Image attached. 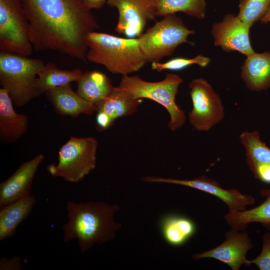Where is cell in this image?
Returning a JSON list of instances; mask_svg holds the SVG:
<instances>
[{
	"label": "cell",
	"mask_w": 270,
	"mask_h": 270,
	"mask_svg": "<svg viewBox=\"0 0 270 270\" xmlns=\"http://www.w3.org/2000/svg\"><path fill=\"white\" fill-rule=\"evenodd\" d=\"M244 146L248 166L252 165H270V148L262 142L258 131H244L240 135Z\"/></svg>",
	"instance_id": "cb8c5ba5"
},
{
	"label": "cell",
	"mask_w": 270,
	"mask_h": 270,
	"mask_svg": "<svg viewBox=\"0 0 270 270\" xmlns=\"http://www.w3.org/2000/svg\"><path fill=\"white\" fill-rule=\"evenodd\" d=\"M183 79L178 75L167 74L160 81H146L136 76H122L118 87L126 90L135 99H150L165 108L170 115L168 127L172 131L182 128L186 123L184 111L176 104V96Z\"/></svg>",
	"instance_id": "277c9868"
},
{
	"label": "cell",
	"mask_w": 270,
	"mask_h": 270,
	"mask_svg": "<svg viewBox=\"0 0 270 270\" xmlns=\"http://www.w3.org/2000/svg\"><path fill=\"white\" fill-rule=\"evenodd\" d=\"M20 0L34 48L56 51L86 62L88 36L99 26L80 0Z\"/></svg>",
	"instance_id": "6da1fadb"
},
{
	"label": "cell",
	"mask_w": 270,
	"mask_h": 270,
	"mask_svg": "<svg viewBox=\"0 0 270 270\" xmlns=\"http://www.w3.org/2000/svg\"><path fill=\"white\" fill-rule=\"evenodd\" d=\"M156 16H164L168 14L182 12L188 16L202 20L204 18L206 0H156Z\"/></svg>",
	"instance_id": "d4e9b609"
},
{
	"label": "cell",
	"mask_w": 270,
	"mask_h": 270,
	"mask_svg": "<svg viewBox=\"0 0 270 270\" xmlns=\"http://www.w3.org/2000/svg\"><path fill=\"white\" fill-rule=\"evenodd\" d=\"M160 228L165 240L172 246L186 243L194 234L196 227L189 218L176 214H168L160 220Z\"/></svg>",
	"instance_id": "603a6c76"
},
{
	"label": "cell",
	"mask_w": 270,
	"mask_h": 270,
	"mask_svg": "<svg viewBox=\"0 0 270 270\" xmlns=\"http://www.w3.org/2000/svg\"><path fill=\"white\" fill-rule=\"evenodd\" d=\"M210 62L209 58L200 54L192 58H175L164 63L154 62L152 63L151 68L158 72L166 70H178L194 64H196L202 68L206 67Z\"/></svg>",
	"instance_id": "4316f807"
},
{
	"label": "cell",
	"mask_w": 270,
	"mask_h": 270,
	"mask_svg": "<svg viewBox=\"0 0 270 270\" xmlns=\"http://www.w3.org/2000/svg\"><path fill=\"white\" fill-rule=\"evenodd\" d=\"M98 146L93 137L72 136L60 148L57 164H50L47 170L53 176L76 183L96 168Z\"/></svg>",
	"instance_id": "52a82bcc"
},
{
	"label": "cell",
	"mask_w": 270,
	"mask_h": 270,
	"mask_svg": "<svg viewBox=\"0 0 270 270\" xmlns=\"http://www.w3.org/2000/svg\"><path fill=\"white\" fill-rule=\"evenodd\" d=\"M260 20L262 23L270 22V6Z\"/></svg>",
	"instance_id": "1f68e13d"
},
{
	"label": "cell",
	"mask_w": 270,
	"mask_h": 270,
	"mask_svg": "<svg viewBox=\"0 0 270 270\" xmlns=\"http://www.w3.org/2000/svg\"><path fill=\"white\" fill-rule=\"evenodd\" d=\"M254 264L260 270H270V232H267L262 236V248L255 258L248 260L247 266Z\"/></svg>",
	"instance_id": "83f0119b"
},
{
	"label": "cell",
	"mask_w": 270,
	"mask_h": 270,
	"mask_svg": "<svg viewBox=\"0 0 270 270\" xmlns=\"http://www.w3.org/2000/svg\"><path fill=\"white\" fill-rule=\"evenodd\" d=\"M162 17L138 38L147 62H159L162 58L172 56L180 44H193L188 38L194 31L188 29L176 14Z\"/></svg>",
	"instance_id": "8992f818"
},
{
	"label": "cell",
	"mask_w": 270,
	"mask_h": 270,
	"mask_svg": "<svg viewBox=\"0 0 270 270\" xmlns=\"http://www.w3.org/2000/svg\"><path fill=\"white\" fill-rule=\"evenodd\" d=\"M36 200L29 195L0 208V240L12 236L18 226L30 213Z\"/></svg>",
	"instance_id": "ffe728a7"
},
{
	"label": "cell",
	"mask_w": 270,
	"mask_h": 270,
	"mask_svg": "<svg viewBox=\"0 0 270 270\" xmlns=\"http://www.w3.org/2000/svg\"><path fill=\"white\" fill-rule=\"evenodd\" d=\"M264 202L250 210L230 212L224 218L231 228L244 230L250 223L258 222L270 230V188H262L260 191Z\"/></svg>",
	"instance_id": "d6986e66"
},
{
	"label": "cell",
	"mask_w": 270,
	"mask_h": 270,
	"mask_svg": "<svg viewBox=\"0 0 270 270\" xmlns=\"http://www.w3.org/2000/svg\"><path fill=\"white\" fill-rule=\"evenodd\" d=\"M87 44V60L102 65L112 74L128 75L148 62L138 38H122L94 31L88 35Z\"/></svg>",
	"instance_id": "3957f363"
},
{
	"label": "cell",
	"mask_w": 270,
	"mask_h": 270,
	"mask_svg": "<svg viewBox=\"0 0 270 270\" xmlns=\"http://www.w3.org/2000/svg\"><path fill=\"white\" fill-rule=\"evenodd\" d=\"M250 28L238 16L227 14L222 22L212 25L214 46L226 52L237 51L248 56L254 52L250 40Z\"/></svg>",
	"instance_id": "7c38bea8"
},
{
	"label": "cell",
	"mask_w": 270,
	"mask_h": 270,
	"mask_svg": "<svg viewBox=\"0 0 270 270\" xmlns=\"http://www.w3.org/2000/svg\"><path fill=\"white\" fill-rule=\"evenodd\" d=\"M29 23L20 0H0V50L24 56L30 55Z\"/></svg>",
	"instance_id": "ba28073f"
},
{
	"label": "cell",
	"mask_w": 270,
	"mask_h": 270,
	"mask_svg": "<svg viewBox=\"0 0 270 270\" xmlns=\"http://www.w3.org/2000/svg\"><path fill=\"white\" fill-rule=\"evenodd\" d=\"M225 240L218 246L201 253L194 254L192 258L198 260L210 258L228 265L232 270H238L243 264L247 266L246 255L254 246L248 234L233 228L226 232Z\"/></svg>",
	"instance_id": "4fadbf2b"
},
{
	"label": "cell",
	"mask_w": 270,
	"mask_h": 270,
	"mask_svg": "<svg viewBox=\"0 0 270 270\" xmlns=\"http://www.w3.org/2000/svg\"><path fill=\"white\" fill-rule=\"evenodd\" d=\"M44 65L39 59L0 52V83L15 106H22L38 97L36 76Z\"/></svg>",
	"instance_id": "5b68a950"
},
{
	"label": "cell",
	"mask_w": 270,
	"mask_h": 270,
	"mask_svg": "<svg viewBox=\"0 0 270 270\" xmlns=\"http://www.w3.org/2000/svg\"><path fill=\"white\" fill-rule=\"evenodd\" d=\"M68 222L62 226L66 242L76 238L80 251L84 253L98 243L113 240L122 224L114 220L119 210L116 204L101 202L76 203L68 201Z\"/></svg>",
	"instance_id": "7a4b0ae2"
},
{
	"label": "cell",
	"mask_w": 270,
	"mask_h": 270,
	"mask_svg": "<svg viewBox=\"0 0 270 270\" xmlns=\"http://www.w3.org/2000/svg\"><path fill=\"white\" fill-rule=\"evenodd\" d=\"M192 108L188 120L198 132H208L224 118V108L219 95L205 79L192 80L188 84Z\"/></svg>",
	"instance_id": "9c48e42d"
},
{
	"label": "cell",
	"mask_w": 270,
	"mask_h": 270,
	"mask_svg": "<svg viewBox=\"0 0 270 270\" xmlns=\"http://www.w3.org/2000/svg\"><path fill=\"white\" fill-rule=\"evenodd\" d=\"M240 76L252 91L270 88V52H254L246 56L241 66Z\"/></svg>",
	"instance_id": "ac0fdd59"
},
{
	"label": "cell",
	"mask_w": 270,
	"mask_h": 270,
	"mask_svg": "<svg viewBox=\"0 0 270 270\" xmlns=\"http://www.w3.org/2000/svg\"><path fill=\"white\" fill-rule=\"evenodd\" d=\"M248 168L255 178L270 184V165L256 164Z\"/></svg>",
	"instance_id": "f1b7e54d"
},
{
	"label": "cell",
	"mask_w": 270,
	"mask_h": 270,
	"mask_svg": "<svg viewBox=\"0 0 270 270\" xmlns=\"http://www.w3.org/2000/svg\"><path fill=\"white\" fill-rule=\"evenodd\" d=\"M106 3L118 12L114 30L128 38L140 36L146 23L157 16L156 0H106Z\"/></svg>",
	"instance_id": "30bf717a"
},
{
	"label": "cell",
	"mask_w": 270,
	"mask_h": 270,
	"mask_svg": "<svg viewBox=\"0 0 270 270\" xmlns=\"http://www.w3.org/2000/svg\"><path fill=\"white\" fill-rule=\"evenodd\" d=\"M45 94L56 112L62 116L76 118L80 114L90 116L97 110L96 104L74 92L70 84L50 90Z\"/></svg>",
	"instance_id": "2e32d148"
},
{
	"label": "cell",
	"mask_w": 270,
	"mask_h": 270,
	"mask_svg": "<svg viewBox=\"0 0 270 270\" xmlns=\"http://www.w3.org/2000/svg\"><path fill=\"white\" fill-rule=\"evenodd\" d=\"M82 3L89 10L102 8L106 0H80Z\"/></svg>",
	"instance_id": "4dcf8cb0"
},
{
	"label": "cell",
	"mask_w": 270,
	"mask_h": 270,
	"mask_svg": "<svg viewBox=\"0 0 270 270\" xmlns=\"http://www.w3.org/2000/svg\"><path fill=\"white\" fill-rule=\"evenodd\" d=\"M270 0H239L238 17L251 28L265 14Z\"/></svg>",
	"instance_id": "484cf974"
},
{
	"label": "cell",
	"mask_w": 270,
	"mask_h": 270,
	"mask_svg": "<svg viewBox=\"0 0 270 270\" xmlns=\"http://www.w3.org/2000/svg\"><path fill=\"white\" fill-rule=\"evenodd\" d=\"M76 82V92L86 100L96 105L108 96L115 88L105 74L96 70L84 72Z\"/></svg>",
	"instance_id": "44dd1931"
},
{
	"label": "cell",
	"mask_w": 270,
	"mask_h": 270,
	"mask_svg": "<svg viewBox=\"0 0 270 270\" xmlns=\"http://www.w3.org/2000/svg\"><path fill=\"white\" fill-rule=\"evenodd\" d=\"M142 99H135L126 90L118 86L104 100L96 104V123L98 130L110 127L118 118L135 114Z\"/></svg>",
	"instance_id": "5bb4252c"
},
{
	"label": "cell",
	"mask_w": 270,
	"mask_h": 270,
	"mask_svg": "<svg viewBox=\"0 0 270 270\" xmlns=\"http://www.w3.org/2000/svg\"><path fill=\"white\" fill-rule=\"evenodd\" d=\"M8 92L0 89V137L6 142L18 140L28 130V116L18 114Z\"/></svg>",
	"instance_id": "e0dca14e"
},
{
	"label": "cell",
	"mask_w": 270,
	"mask_h": 270,
	"mask_svg": "<svg viewBox=\"0 0 270 270\" xmlns=\"http://www.w3.org/2000/svg\"><path fill=\"white\" fill-rule=\"evenodd\" d=\"M84 72L80 69L62 70L54 64L48 62L40 70L37 74L36 90L37 96L54 88L77 82Z\"/></svg>",
	"instance_id": "7402d4cb"
},
{
	"label": "cell",
	"mask_w": 270,
	"mask_h": 270,
	"mask_svg": "<svg viewBox=\"0 0 270 270\" xmlns=\"http://www.w3.org/2000/svg\"><path fill=\"white\" fill-rule=\"evenodd\" d=\"M141 180L148 182L167 183L186 186L208 193L222 200L230 212L242 211L255 202L254 198L241 193L238 190H226L214 180L206 176H200L192 180H180L146 176Z\"/></svg>",
	"instance_id": "8fae6325"
},
{
	"label": "cell",
	"mask_w": 270,
	"mask_h": 270,
	"mask_svg": "<svg viewBox=\"0 0 270 270\" xmlns=\"http://www.w3.org/2000/svg\"><path fill=\"white\" fill-rule=\"evenodd\" d=\"M22 269L20 258L14 256L7 258H2L0 260V270H20Z\"/></svg>",
	"instance_id": "f546056e"
},
{
	"label": "cell",
	"mask_w": 270,
	"mask_h": 270,
	"mask_svg": "<svg viewBox=\"0 0 270 270\" xmlns=\"http://www.w3.org/2000/svg\"><path fill=\"white\" fill-rule=\"evenodd\" d=\"M44 159L40 154L22 163L0 184V208L30 194L33 178Z\"/></svg>",
	"instance_id": "9a60e30c"
}]
</instances>
